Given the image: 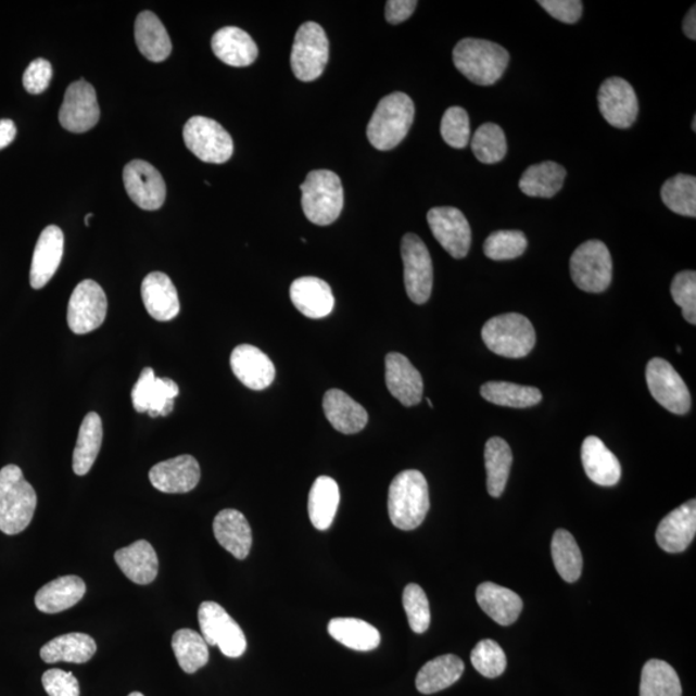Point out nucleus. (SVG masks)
<instances>
[{"label":"nucleus","instance_id":"nucleus-26","mask_svg":"<svg viewBox=\"0 0 696 696\" xmlns=\"http://www.w3.org/2000/svg\"><path fill=\"white\" fill-rule=\"evenodd\" d=\"M217 542L238 560H245L251 553L253 535L250 522L237 509H224L213 521Z\"/></svg>","mask_w":696,"mask_h":696},{"label":"nucleus","instance_id":"nucleus-33","mask_svg":"<svg viewBox=\"0 0 696 696\" xmlns=\"http://www.w3.org/2000/svg\"><path fill=\"white\" fill-rule=\"evenodd\" d=\"M135 38L139 51L148 60L162 62L169 58L172 52L169 34L155 13L144 11L137 16Z\"/></svg>","mask_w":696,"mask_h":696},{"label":"nucleus","instance_id":"nucleus-34","mask_svg":"<svg viewBox=\"0 0 696 696\" xmlns=\"http://www.w3.org/2000/svg\"><path fill=\"white\" fill-rule=\"evenodd\" d=\"M98 651V645L86 633H67L50 641L41 647L40 658L48 665L66 661L83 665L91 660Z\"/></svg>","mask_w":696,"mask_h":696},{"label":"nucleus","instance_id":"nucleus-51","mask_svg":"<svg viewBox=\"0 0 696 696\" xmlns=\"http://www.w3.org/2000/svg\"><path fill=\"white\" fill-rule=\"evenodd\" d=\"M671 294L676 305L682 308L686 321L696 324V273L682 271L674 277Z\"/></svg>","mask_w":696,"mask_h":696},{"label":"nucleus","instance_id":"nucleus-9","mask_svg":"<svg viewBox=\"0 0 696 696\" xmlns=\"http://www.w3.org/2000/svg\"><path fill=\"white\" fill-rule=\"evenodd\" d=\"M202 636L208 646H218L227 658H240L246 650L243 630L223 606L213 602L200 605L198 611Z\"/></svg>","mask_w":696,"mask_h":696},{"label":"nucleus","instance_id":"nucleus-31","mask_svg":"<svg viewBox=\"0 0 696 696\" xmlns=\"http://www.w3.org/2000/svg\"><path fill=\"white\" fill-rule=\"evenodd\" d=\"M477 599L482 611L503 627L514 624L523 608L522 599L518 594L491 582L479 585Z\"/></svg>","mask_w":696,"mask_h":696},{"label":"nucleus","instance_id":"nucleus-45","mask_svg":"<svg viewBox=\"0 0 696 696\" xmlns=\"http://www.w3.org/2000/svg\"><path fill=\"white\" fill-rule=\"evenodd\" d=\"M660 195L667 208L676 215L696 217V178L694 176L678 175L667 179Z\"/></svg>","mask_w":696,"mask_h":696},{"label":"nucleus","instance_id":"nucleus-27","mask_svg":"<svg viewBox=\"0 0 696 696\" xmlns=\"http://www.w3.org/2000/svg\"><path fill=\"white\" fill-rule=\"evenodd\" d=\"M322 409L330 425L344 435L360 432L368 423L364 406L339 389L329 390L322 400Z\"/></svg>","mask_w":696,"mask_h":696},{"label":"nucleus","instance_id":"nucleus-3","mask_svg":"<svg viewBox=\"0 0 696 696\" xmlns=\"http://www.w3.org/2000/svg\"><path fill=\"white\" fill-rule=\"evenodd\" d=\"M453 62L465 77L478 86H493L505 74L509 53L497 43L466 38L454 47Z\"/></svg>","mask_w":696,"mask_h":696},{"label":"nucleus","instance_id":"nucleus-49","mask_svg":"<svg viewBox=\"0 0 696 696\" xmlns=\"http://www.w3.org/2000/svg\"><path fill=\"white\" fill-rule=\"evenodd\" d=\"M403 605L413 632L425 633L430 629V603L422 587L413 583L406 585L403 594Z\"/></svg>","mask_w":696,"mask_h":696},{"label":"nucleus","instance_id":"nucleus-1","mask_svg":"<svg viewBox=\"0 0 696 696\" xmlns=\"http://www.w3.org/2000/svg\"><path fill=\"white\" fill-rule=\"evenodd\" d=\"M38 497L16 465L0 470V532L23 533L36 514Z\"/></svg>","mask_w":696,"mask_h":696},{"label":"nucleus","instance_id":"nucleus-16","mask_svg":"<svg viewBox=\"0 0 696 696\" xmlns=\"http://www.w3.org/2000/svg\"><path fill=\"white\" fill-rule=\"evenodd\" d=\"M597 101L599 113L611 127L627 129L637 119V94L630 83L622 78L606 79L599 87Z\"/></svg>","mask_w":696,"mask_h":696},{"label":"nucleus","instance_id":"nucleus-19","mask_svg":"<svg viewBox=\"0 0 696 696\" xmlns=\"http://www.w3.org/2000/svg\"><path fill=\"white\" fill-rule=\"evenodd\" d=\"M200 466L198 460L185 454L161 461L151 468L149 479L157 491L167 494H184L194 491L199 484Z\"/></svg>","mask_w":696,"mask_h":696},{"label":"nucleus","instance_id":"nucleus-8","mask_svg":"<svg viewBox=\"0 0 696 696\" xmlns=\"http://www.w3.org/2000/svg\"><path fill=\"white\" fill-rule=\"evenodd\" d=\"M329 61V40L316 23L303 24L295 34L291 66L295 78L314 81L321 77Z\"/></svg>","mask_w":696,"mask_h":696},{"label":"nucleus","instance_id":"nucleus-37","mask_svg":"<svg viewBox=\"0 0 696 696\" xmlns=\"http://www.w3.org/2000/svg\"><path fill=\"white\" fill-rule=\"evenodd\" d=\"M329 635L356 651H371L381 644L376 627L356 618H334L328 624Z\"/></svg>","mask_w":696,"mask_h":696},{"label":"nucleus","instance_id":"nucleus-53","mask_svg":"<svg viewBox=\"0 0 696 696\" xmlns=\"http://www.w3.org/2000/svg\"><path fill=\"white\" fill-rule=\"evenodd\" d=\"M52 65L50 61L37 59L27 66L24 74V87L31 94H40L50 86L52 79Z\"/></svg>","mask_w":696,"mask_h":696},{"label":"nucleus","instance_id":"nucleus-42","mask_svg":"<svg viewBox=\"0 0 696 696\" xmlns=\"http://www.w3.org/2000/svg\"><path fill=\"white\" fill-rule=\"evenodd\" d=\"M480 392L486 402L508 408H530L542 402L540 390L509 382H488L481 385Z\"/></svg>","mask_w":696,"mask_h":696},{"label":"nucleus","instance_id":"nucleus-4","mask_svg":"<svg viewBox=\"0 0 696 696\" xmlns=\"http://www.w3.org/2000/svg\"><path fill=\"white\" fill-rule=\"evenodd\" d=\"M415 103L408 94L395 92L379 101L368 124V140L377 150L389 151L402 143L415 121Z\"/></svg>","mask_w":696,"mask_h":696},{"label":"nucleus","instance_id":"nucleus-7","mask_svg":"<svg viewBox=\"0 0 696 696\" xmlns=\"http://www.w3.org/2000/svg\"><path fill=\"white\" fill-rule=\"evenodd\" d=\"M570 274L581 291L605 292L612 278V261L608 246L599 240H589L579 245L570 258Z\"/></svg>","mask_w":696,"mask_h":696},{"label":"nucleus","instance_id":"nucleus-24","mask_svg":"<svg viewBox=\"0 0 696 696\" xmlns=\"http://www.w3.org/2000/svg\"><path fill=\"white\" fill-rule=\"evenodd\" d=\"M141 295L147 312L157 321L174 320L181 309L177 289L163 273H151L143 279Z\"/></svg>","mask_w":696,"mask_h":696},{"label":"nucleus","instance_id":"nucleus-2","mask_svg":"<svg viewBox=\"0 0 696 696\" xmlns=\"http://www.w3.org/2000/svg\"><path fill=\"white\" fill-rule=\"evenodd\" d=\"M430 511L429 484L417 470L400 472L389 489L390 520L400 530L417 529Z\"/></svg>","mask_w":696,"mask_h":696},{"label":"nucleus","instance_id":"nucleus-14","mask_svg":"<svg viewBox=\"0 0 696 696\" xmlns=\"http://www.w3.org/2000/svg\"><path fill=\"white\" fill-rule=\"evenodd\" d=\"M433 237L453 258H465L470 252L472 232L464 213L453 206H438L427 213Z\"/></svg>","mask_w":696,"mask_h":696},{"label":"nucleus","instance_id":"nucleus-23","mask_svg":"<svg viewBox=\"0 0 696 696\" xmlns=\"http://www.w3.org/2000/svg\"><path fill=\"white\" fill-rule=\"evenodd\" d=\"M385 384L390 394L404 406H415L423 396V378L408 357L391 353L385 356Z\"/></svg>","mask_w":696,"mask_h":696},{"label":"nucleus","instance_id":"nucleus-52","mask_svg":"<svg viewBox=\"0 0 696 696\" xmlns=\"http://www.w3.org/2000/svg\"><path fill=\"white\" fill-rule=\"evenodd\" d=\"M41 682L50 696H80L78 679L72 672L53 668L43 674Z\"/></svg>","mask_w":696,"mask_h":696},{"label":"nucleus","instance_id":"nucleus-48","mask_svg":"<svg viewBox=\"0 0 696 696\" xmlns=\"http://www.w3.org/2000/svg\"><path fill=\"white\" fill-rule=\"evenodd\" d=\"M474 670L486 679H497L506 671L507 658L498 643L482 640L471 653Z\"/></svg>","mask_w":696,"mask_h":696},{"label":"nucleus","instance_id":"nucleus-11","mask_svg":"<svg viewBox=\"0 0 696 696\" xmlns=\"http://www.w3.org/2000/svg\"><path fill=\"white\" fill-rule=\"evenodd\" d=\"M404 282L412 302L423 305L430 300L433 286L431 254L416 233H406L402 240Z\"/></svg>","mask_w":696,"mask_h":696},{"label":"nucleus","instance_id":"nucleus-35","mask_svg":"<svg viewBox=\"0 0 696 696\" xmlns=\"http://www.w3.org/2000/svg\"><path fill=\"white\" fill-rule=\"evenodd\" d=\"M465 672L464 660L457 656H441L426 663L417 674L419 693L430 695L445 691L456 684Z\"/></svg>","mask_w":696,"mask_h":696},{"label":"nucleus","instance_id":"nucleus-20","mask_svg":"<svg viewBox=\"0 0 696 696\" xmlns=\"http://www.w3.org/2000/svg\"><path fill=\"white\" fill-rule=\"evenodd\" d=\"M232 374L245 388L262 391L274 382L277 369L265 353L252 344H240L230 357Z\"/></svg>","mask_w":696,"mask_h":696},{"label":"nucleus","instance_id":"nucleus-60","mask_svg":"<svg viewBox=\"0 0 696 696\" xmlns=\"http://www.w3.org/2000/svg\"><path fill=\"white\" fill-rule=\"evenodd\" d=\"M693 130H694V132H696V118H694V121H693Z\"/></svg>","mask_w":696,"mask_h":696},{"label":"nucleus","instance_id":"nucleus-39","mask_svg":"<svg viewBox=\"0 0 696 696\" xmlns=\"http://www.w3.org/2000/svg\"><path fill=\"white\" fill-rule=\"evenodd\" d=\"M567 169L555 162H543L529 167L520 179L519 188L532 198H553L562 189Z\"/></svg>","mask_w":696,"mask_h":696},{"label":"nucleus","instance_id":"nucleus-28","mask_svg":"<svg viewBox=\"0 0 696 696\" xmlns=\"http://www.w3.org/2000/svg\"><path fill=\"white\" fill-rule=\"evenodd\" d=\"M212 50L226 65L245 67L258 58V47L250 34L236 26H226L212 38Z\"/></svg>","mask_w":696,"mask_h":696},{"label":"nucleus","instance_id":"nucleus-62","mask_svg":"<svg viewBox=\"0 0 696 696\" xmlns=\"http://www.w3.org/2000/svg\"><path fill=\"white\" fill-rule=\"evenodd\" d=\"M678 353H679V354H680V353H682V350H681V347H680V346L678 347Z\"/></svg>","mask_w":696,"mask_h":696},{"label":"nucleus","instance_id":"nucleus-29","mask_svg":"<svg viewBox=\"0 0 696 696\" xmlns=\"http://www.w3.org/2000/svg\"><path fill=\"white\" fill-rule=\"evenodd\" d=\"M115 562L130 582L140 585L153 583L160 571L155 549L147 541H137L115 553Z\"/></svg>","mask_w":696,"mask_h":696},{"label":"nucleus","instance_id":"nucleus-40","mask_svg":"<svg viewBox=\"0 0 696 696\" xmlns=\"http://www.w3.org/2000/svg\"><path fill=\"white\" fill-rule=\"evenodd\" d=\"M485 468L488 473V492L494 498H499L505 492L514 456L506 440L492 438L485 445Z\"/></svg>","mask_w":696,"mask_h":696},{"label":"nucleus","instance_id":"nucleus-22","mask_svg":"<svg viewBox=\"0 0 696 696\" xmlns=\"http://www.w3.org/2000/svg\"><path fill=\"white\" fill-rule=\"evenodd\" d=\"M64 232L59 226H48L40 233L30 268V284L34 289L45 288L56 274L64 256Z\"/></svg>","mask_w":696,"mask_h":696},{"label":"nucleus","instance_id":"nucleus-61","mask_svg":"<svg viewBox=\"0 0 696 696\" xmlns=\"http://www.w3.org/2000/svg\"><path fill=\"white\" fill-rule=\"evenodd\" d=\"M427 404H429L431 406V408H433V404H432L430 398H427Z\"/></svg>","mask_w":696,"mask_h":696},{"label":"nucleus","instance_id":"nucleus-18","mask_svg":"<svg viewBox=\"0 0 696 696\" xmlns=\"http://www.w3.org/2000/svg\"><path fill=\"white\" fill-rule=\"evenodd\" d=\"M178 385L169 378H156L154 370L144 368L132 390L137 413H148L151 418L167 417L174 412Z\"/></svg>","mask_w":696,"mask_h":696},{"label":"nucleus","instance_id":"nucleus-43","mask_svg":"<svg viewBox=\"0 0 696 696\" xmlns=\"http://www.w3.org/2000/svg\"><path fill=\"white\" fill-rule=\"evenodd\" d=\"M555 568L565 582L574 583L582 575L583 557L574 536L568 530H556L551 543Z\"/></svg>","mask_w":696,"mask_h":696},{"label":"nucleus","instance_id":"nucleus-46","mask_svg":"<svg viewBox=\"0 0 696 696\" xmlns=\"http://www.w3.org/2000/svg\"><path fill=\"white\" fill-rule=\"evenodd\" d=\"M471 147L479 162L484 164L499 163L505 160L507 154L506 135L498 124H482L472 137Z\"/></svg>","mask_w":696,"mask_h":696},{"label":"nucleus","instance_id":"nucleus-6","mask_svg":"<svg viewBox=\"0 0 696 696\" xmlns=\"http://www.w3.org/2000/svg\"><path fill=\"white\" fill-rule=\"evenodd\" d=\"M481 337L492 353L507 358L528 356L536 342L533 324L520 314L494 316L482 327Z\"/></svg>","mask_w":696,"mask_h":696},{"label":"nucleus","instance_id":"nucleus-58","mask_svg":"<svg viewBox=\"0 0 696 696\" xmlns=\"http://www.w3.org/2000/svg\"><path fill=\"white\" fill-rule=\"evenodd\" d=\"M92 217V213H89V215L86 216V226H89V219H91Z\"/></svg>","mask_w":696,"mask_h":696},{"label":"nucleus","instance_id":"nucleus-13","mask_svg":"<svg viewBox=\"0 0 696 696\" xmlns=\"http://www.w3.org/2000/svg\"><path fill=\"white\" fill-rule=\"evenodd\" d=\"M107 315V299L98 282L85 280L75 287L67 306L68 328L75 334H87L99 329Z\"/></svg>","mask_w":696,"mask_h":696},{"label":"nucleus","instance_id":"nucleus-32","mask_svg":"<svg viewBox=\"0 0 696 696\" xmlns=\"http://www.w3.org/2000/svg\"><path fill=\"white\" fill-rule=\"evenodd\" d=\"M86 583L77 575H66L54 579L38 591L36 605L46 615L72 609L86 595Z\"/></svg>","mask_w":696,"mask_h":696},{"label":"nucleus","instance_id":"nucleus-5","mask_svg":"<svg viewBox=\"0 0 696 696\" xmlns=\"http://www.w3.org/2000/svg\"><path fill=\"white\" fill-rule=\"evenodd\" d=\"M302 208L309 223L328 226L336 223L343 210L341 178L332 170L309 172L301 185Z\"/></svg>","mask_w":696,"mask_h":696},{"label":"nucleus","instance_id":"nucleus-44","mask_svg":"<svg viewBox=\"0 0 696 696\" xmlns=\"http://www.w3.org/2000/svg\"><path fill=\"white\" fill-rule=\"evenodd\" d=\"M172 647L179 667L186 673H195L208 663V644L197 631L188 629L177 631L172 638Z\"/></svg>","mask_w":696,"mask_h":696},{"label":"nucleus","instance_id":"nucleus-17","mask_svg":"<svg viewBox=\"0 0 696 696\" xmlns=\"http://www.w3.org/2000/svg\"><path fill=\"white\" fill-rule=\"evenodd\" d=\"M123 181L127 194L143 211L161 210L167 188L161 172L144 161H134L123 170Z\"/></svg>","mask_w":696,"mask_h":696},{"label":"nucleus","instance_id":"nucleus-50","mask_svg":"<svg viewBox=\"0 0 696 696\" xmlns=\"http://www.w3.org/2000/svg\"><path fill=\"white\" fill-rule=\"evenodd\" d=\"M441 137L454 149H465L471 140L470 116L465 109L453 106L441 119Z\"/></svg>","mask_w":696,"mask_h":696},{"label":"nucleus","instance_id":"nucleus-59","mask_svg":"<svg viewBox=\"0 0 696 696\" xmlns=\"http://www.w3.org/2000/svg\"><path fill=\"white\" fill-rule=\"evenodd\" d=\"M128 696H143V694L136 692V693L129 694Z\"/></svg>","mask_w":696,"mask_h":696},{"label":"nucleus","instance_id":"nucleus-15","mask_svg":"<svg viewBox=\"0 0 696 696\" xmlns=\"http://www.w3.org/2000/svg\"><path fill=\"white\" fill-rule=\"evenodd\" d=\"M59 119L61 126L73 134H85L100 121L98 94L86 80L74 81L65 92Z\"/></svg>","mask_w":696,"mask_h":696},{"label":"nucleus","instance_id":"nucleus-25","mask_svg":"<svg viewBox=\"0 0 696 696\" xmlns=\"http://www.w3.org/2000/svg\"><path fill=\"white\" fill-rule=\"evenodd\" d=\"M291 300L295 308L309 319L326 318L334 308V295L328 282L314 277L294 280Z\"/></svg>","mask_w":696,"mask_h":696},{"label":"nucleus","instance_id":"nucleus-57","mask_svg":"<svg viewBox=\"0 0 696 696\" xmlns=\"http://www.w3.org/2000/svg\"><path fill=\"white\" fill-rule=\"evenodd\" d=\"M695 5L692 7V10L687 12V15L684 20V25H682V29H684L685 36L688 39L696 40V12H695Z\"/></svg>","mask_w":696,"mask_h":696},{"label":"nucleus","instance_id":"nucleus-12","mask_svg":"<svg viewBox=\"0 0 696 696\" xmlns=\"http://www.w3.org/2000/svg\"><path fill=\"white\" fill-rule=\"evenodd\" d=\"M646 382L650 394L673 415H686L692 408V396L684 379L665 358L656 357L647 364Z\"/></svg>","mask_w":696,"mask_h":696},{"label":"nucleus","instance_id":"nucleus-54","mask_svg":"<svg viewBox=\"0 0 696 696\" xmlns=\"http://www.w3.org/2000/svg\"><path fill=\"white\" fill-rule=\"evenodd\" d=\"M537 4L564 24H575L582 17L583 3L581 0H540Z\"/></svg>","mask_w":696,"mask_h":696},{"label":"nucleus","instance_id":"nucleus-41","mask_svg":"<svg viewBox=\"0 0 696 696\" xmlns=\"http://www.w3.org/2000/svg\"><path fill=\"white\" fill-rule=\"evenodd\" d=\"M640 696H682L678 672L665 660L647 661L641 674Z\"/></svg>","mask_w":696,"mask_h":696},{"label":"nucleus","instance_id":"nucleus-38","mask_svg":"<svg viewBox=\"0 0 696 696\" xmlns=\"http://www.w3.org/2000/svg\"><path fill=\"white\" fill-rule=\"evenodd\" d=\"M103 427L98 413H88L83 419L77 446L73 454V470L78 477L91 471L102 445Z\"/></svg>","mask_w":696,"mask_h":696},{"label":"nucleus","instance_id":"nucleus-10","mask_svg":"<svg viewBox=\"0 0 696 696\" xmlns=\"http://www.w3.org/2000/svg\"><path fill=\"white\" fill-rule=\"evenodd\" d=\"M186 147L200 161L223 164L233 154V141L227 130L216 121L205 116H192L184 127Z\"/></svg>","mask_w":696,"mask_h":696},{"label":"nucleus","instance_id":"nucleus-56","mask_svg":"<svg viewBox=\"0 0 696 696\" xmlns=\"http://www.w3.org/2000/svg\"><path fill=\"white\" fill-rule=\"evenodd\" d=\"M17 135L16 124L11 119L0 121V150L10 147Z\"/></svg>","mask_w":696,"mask_h":696},{"label":"nucleus","instance_id":"nucleus-36","mask_svg":"<svg viewBox=\"0 0 696 696\" xmlns=\"http://www.w3.org/2000/svg\"><path fill=\"white\" fill-rule=\"evenodd\" d=\"M340 486L329 477L315 480L308 495V515L315 529L328 530L332 527L340 506Z\"/></svg>","mask_w":696,"mask_h":696},{"label":"nucleus","instance_id":"nucleus-55","mask_svg":"<svg viewBox=\"0 0 696 696\" xmlns=\"http://www.w3.org/2000/svg\"><path fill=\"white\" fill-rule=\"evenodd\" d=\"M416 0H390L385 3V20L392 25L404 23L416 11Z\"/></svg>","mask_w":696,"mask_h":696},{"label":"nucleus","instance_id":"nucleus-30","mask_svg":"<svg viewBox=\"0 0 696 696\" xmlns=\"http://www.w3.org/2000/svg\"><path fill=\"white\" fill-rule=\"evenodd\" d=\"M582 464L589 479L599 486H615L622 478L618 458L596 436L583 441Z\"/></svg>","mask_w":696,"mask_h":696},{"label":"nucleus","instance_id":"nucleus-47","mask_svg":"<svg viewBox=\"0 0 696 696\" xmlns=\"http://www.w3.org/2000/svg\"><path fill=\"white\" fill-rule=\"evenodd\" d=\"M528 248V239L522 231H495L485 240L484 253L494 261H508L522 256Z\"/></svg>","mask_w":696,"mask_h":696},{"label":"nucleus","instance_id":"nucleus-21","mask_svg":"<svg viewBox=\"0 0 696 696\" xmlns=\"http://www.w3.org/2000/svg\"><path fill=\"white\" fill-rule=\"evenodd\" d=\"M696 534V501L673 509L657 529V543L668 554H681L691 546Z\"/></svg>","mask_w":696,"mask_h":696}]
</instances>
